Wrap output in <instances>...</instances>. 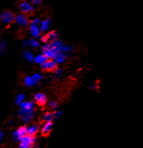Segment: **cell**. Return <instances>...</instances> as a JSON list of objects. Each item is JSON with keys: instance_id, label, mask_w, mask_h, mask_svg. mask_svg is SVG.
<instances>
[{"instance_id": "cell-7", "label": "cell", "mask_w": 143, "mask_h": 148, "mask_svg": "<svg viewBox=\"0 0 143 148\" xmlns=\"http://www.w3.org/2000/svg\"><path fill=\"white\" fill-rule=\"evenodd\" d=\"M18 8L22 13L25 14V15L31 14L34 11V6L27 0H23L20 2Z\"/></svg>"}, {"instance_id": "cell-8", "label": "cell", "mask_w": 143, "mask_h": 148, "mask_svg": "<svg viewBox=\"0 0 143 148\" xmlns=\"http://www.w3.org/2000/svg\"><path fill=\"white\" fill-rule=\"evenodd\" d=\"M41 42L44 44H50L52 42L58 40V34L55 31H51L50 32L47 33L45 35L41 36L40 37Z\"/></svg>"}, {"instance_id": "cell-13", "label": "cell", "mask_w": 143, "mask_h": 148, "mask_svg": "<svg viewBox=\"0 0 143 148\" xmlns=\"http://www.w3.org/2000/svg\"><path fill=\"white\" fill-rule=\"evenodd\" d=\"M52 122H47V123H44V124L43 125L42 128L41 129V134L44 135V136H47L50 134V132H52Z\"/></svg>"}, {"instance_id": "cell-28", "label": "cell", "mask_w": 143, "mask_h": 148, "mask_svg": "<svg viewBox=\"0 0 143 148\" xmlns=\"http://www.w3.org/2000/svg\"><path fill=\"white\" fill-rule=\"evenodd\" d=\"M73 49H74V48H73V47L71 46V45H65V46L64 47L63 52L65 54H66L67 55H70V54L72 52Z\"/></svg>"}, {"instance_id": "cell-4", "label": "cell", "mask_w": 143, "mask_h": 148, "mask_svg": "<svg viewBox=\"0 0 143 148\" xmlns=\"http://www.w3.org/2000/svg\"><path fill=\"white\" fill-rule=\"evenodd\" d=\"M35 143V136H32L27 134L20 142L19 145H18V148H34Z\"/></svg>"}, {"instance_id": "cell-22", "label": "cell", "mask_w": 143, "mask_h": 148, "mask_svg": "<svg viewBox=\"0 0 143 148\" xmlns=\"http://www.w3.org/2000/svg\"><path fill=\"white\" fill-rule=\"evenodd\" d=\"M28 42H29V47L32 48V49H37L40 47L39 42L35 38L28 39Z\"/></svg>"}, {"instance_id": "cell-23", "label": "cell", "mask_w": 143, "mask_h": 148, "mask_svg": "<svg viewBox=\"0 0 143 148\" xmlns=\"http://www.w3.org/2000/svg\"><path fill=\"white\" fill-rule=\"evenodd\" d=\"M25 95L23 93H19L18 94V95L16 96L15 99V102L16 105H20L23 102L25 101Z\"/></svg>"}, {"instance_id": "cell-15", "label": "cell", "mask_w": 143, "mask_h": 148, "mask_svg": "<svg viewBox=\"0 0 143 148\" xmlns=\"http://www.w3.org/2000/svg\"><path fill=\"white\" fill-rule=\"evenodd\" d=\"M50 26H51V19L50 18H47V19L43 20L39 27L41 32L44 33L49 31Z\"/></svg>"}, {"instance_id": "cell-30", "label": "cell", "mask_w": 143, "mask_h": 148, "mask_svg": "<svg viewBox=\"0 0 143 148\" xmlns=\"http://www.w3.org/2000/svg\"><path fill=\"white\" fill-rule=\"evenodd\" d=\"M62 113L63 112L61 110H55L53 112V114H54V119L55 120L56 119H58L59 118H60V116H62Z\"/></svg>"}, {"instance_id": "cell-20", "label": "cell", "mask_w": 143, "mask_h": 148, "mask_svg": "<svg viewBox=\"0 0 143 148\" xmlns=\"http://www.w3.org/2000/svg\"><path fill=\"white\" fill-rule=\"evenodd\" d=\"M42 119L45 123H47V122H52V121L55 120L53 113H52L50 111H47L44 114Z\"/></svg>"}, {"instance_id": "cell-19", "label": "cell", "mask_w": 143, "mask_h": 148, "mask_svg": "<svg viewBox=\"0 0 143 148\" xmlns=\"http://www.w3.org/2000/svg\"><path fill=\"white\" fill-rule=\"evenodd\" d=\"M47 59L45 58L44 55L42 53L38 54L36 56H35L34 60V62L36 64H38V65H42L45 61H47Z\"/></svg>"}, {"instance_id": "cell-11", "label": "cell", "mask_w": 143, "mask_h": 148, "mask_svg": "<svg viewBox=\"0 0 143 148\" xmlns=\"http://www.w3.org/2000/svg\"><path fill=\"white\" fill-rule=\"evenodd\" d=\"M28 31H29V34L33 38H39L41 37V29H40L39 25H34V24L31 23L28 26Z\"/></svg>"}, {"instance_id": "cell-29", "label": "cell", "mask_w": 143, "mask_h": 148, "mask_svg": "<svg viewBox=\"0 0 143 148\" xmlns=\"http://www.w3.org/2000/svg\"><path fill=\"white\" fill-rule=\"evenodd\" d=\"M41 22H42V21H41V20L38 18H34V19H32L31 21V23L34 24V25H39V26H40V25H41Z\"/></svg>"}, {"instance_id": "cell-1", "label": "cell", "mask_w": 143, "mask_h": 148, "mask_svg": "<svg viewBox=\"0 0 143 148\" xmlns=\"http://www.w3.org/2000/svg\"><path fill=\"white\" fill-rule=\"evenodd\" d=\"M34 115H35V110L34 109L25 110L20 108L18 110V117H19L21 121L25 124L28 123L32 120L33 118L34 117Z\"/></svg>"}, {"instance_id": "cell-5", "label": "cell", "mask_w": 143, "mask_h": 148, "mask_svg": "<svg viewBox=\"0 0 143 148\" xmlns=\"http://www.w3.org/2000/svg\"><path fill=\"white\" fill-rule=\"evenodd\" d=\"M28 134H27V126H22L12 132V138L15 142H21L24 136Z\"/></svg>"}, {"instance_id": "cell-17", "label": "cell", "mask_w": 143, "mask_h": 148, "mask_svg": "<svg viewBox=\"0 0 143 148\" xmlns=\"http://www.w3.org/2000/svg\"><path fill=\"white\" fill-rule=\"evenodd\" d=\"M35 103L36 102L34 101H24L23 102L21 105H19L20 108L21 109H25V110H32L34 109V107H35Z\"/></svg>"}, {"instance_id": "cell-32", "label": "cell", "mask_w": 143, "mask_h": 148, "mask_svg": "<svg viewBox=\"0 0 143 148\" xmlns=\"http://www.w3.org/2000/svg\"><path fill=\"white\" fill-rule=\"evenodd\" d=\"M21 45L23 48H27L28 47H29V42H28V39H25L21 42Z\"/></svg>"}, {"instance_id": "cell-18", "label": "cell", "mask_w": 143, "mask_h": 148, "mask_svg": "<svg viewBox=\"0 0 143 148\" xmlns=\"http://www.w3.org/2000/svg\"><path fill=\"white\" fill-rule=\"evenodd\" d=\"M22 55H23V58L24 59L26 60L28 62H34V58H35V56H34V53H33L31 50H29V49H25V50L23 52Z\"/></svg>"}, {"instance_id": "cell-10", "label": "cell", "mask_w": 143, "mask_h": 148, "mask_svg": "<svg viewBox=\"0 0 143 148\" xmlns=\"http://www.w3.org/2000/svg\"><path fill=\"white\" fill-rule=\"evenodd\" d=\"M34 101L39 106H44L47 103V97L43 92H37L34 95Z\"/></svg>"}, {"instance_id": "cell-25", "label": "cell", "mask_w": 143, "mask_h": 148, "mask_svg": "<svg viewBox=\"0 0 143 148\" xmlns=\"http://www.w3.org/2000/svg\"><path fill=\"white\" fill-rule=\"evenodd\" d=\"M31 77H32L33 80H34V84H35V85L37 84H38V82H39L40 81L43 79V76L41 75V73H34V75L31 76Z\"/></svg>"}, {"instance_id": "cell-31", "label": "cell", "mask_w": 143, "mask_h": 148, "mask_svg": "<svg viewBox=\"0 0 143 148\" xmlns=\"http://www.w3.org/2000/svg\"><path fill=\"white\" fill-rule=\"evenodd\" d=\"M31 2L34 7H37V6H39L42 4L43 2V0H31Z\"/></svg>"}, {"instance_id": "cell-35", "label": "cell", "mask_w": 143, "mask_h": 148, "mask_svg": "<svg viewBox=\"0 0 143 148\" xmlns=\"http://www.w3.org/2000/svg\"><path fill=\"white\" fill-rule=\"evenodd\" d=\"M8 123H9V125L12 124V123H14V121L12 120V119H10V120L9 121H8Z\"/></svg>"}, {"instance_id": "cell-2", "label": "cell", "mask_w": 143, "mask_h": 148, "mask_svg": "<svg viewBox=\"0 0 143 148\" xmlns=\"http://www.w3.org/2000/svg\"><path fill=\"white\" fill-rule=\"evenodd\" d=\"M15 15L10 10H4L0 14V21L2 25L9 26L13 23L15 21Z\"/></svg>"}, {"instance_id": "cell-9", "label": "cell", "mask_w": 143, "mask_h": 148, "mask_svg": "<svg viewBox=\"0 0 143 148\" xmlns=\"http://www.w3.org/2000/svg\"><path fill=\"white\" fill-rule=\"evenodd\" d=\"M41 68L44 71L54 72L58 68V63L54 60H47L41 65Z\"/></svg>"}, {"instance_id": "cell-26", "label": "cell", "mask_w": 143, "mask_h": 148, "mask_svg": "<svg viewBox=\"0 0 143 148\" xmlns=\"http://www.w3.org/2000/svg\"><path fill=\"white\" fill-rule=\"evenodd\" d=\"M63 73L64 72L63 68H58L55 71H54V76H55L56 78H58V79H60V78L63 76Z\"/></svg>"}, {"instance_id": "cell-12", "label": "cell", "mask_w": 143, "mask_h": 148, "mask_svg": "<svg viewBox=\"0 0 143 148\" xmlns=\"http://www.w3.org/2000/svg\"><path fill=\"white\" fill-rule=\"evenodd\" d=\"M50 45L52 47V49H53L57 53L63 52L64 47L65 46V43H64L63 41L59 40V39L55 41V42H52V43H50Z\"/></svg>"}, {"instance_id": "cell-16", "label": "cell", "mask_w": 143, "mask_h": 148, "mask_svg": "<svg viewBox=\"0 0 143 148\" xmlns=\"http://www.w3.org/2000/svg\"><path fill=\"white\" fill-rule=\"evenodd\" d=\"M68 55H67L66 54L64 53L63 52H58V53H57V55L54 60L58 63V64H63L64 63V62H65V60H66V59L68 58Z\"/></svg>"}, {"instance_id": "cell-34", "label": "cell", "mask_w": 143, "mask_h": 148, "mask_svg": "<svg viewBox=\"0 0 143 148\" xmlns=\"http://www.w3.org/2000/svg\"><path fill=\"white\" fill-rule=\"evenodd\" d=\"M4 136H5V132L3 131H1L0 132V142H2L3 140Z\"/></svg>"}, {"instance_id": "cell-14", "label": "cell", "mask_w": 143, "mask_h": 148, "mask_svg": "<svg viewBox=\"0 0 143 148\" xmlns=\"http://www.w3.org/2000/svg\"><path fill=\"white\" fill-rule=\"evenodd\" d=\"M38 129H39V126L37 123H32L27 126V134L30 136H35V135L38 133Z\"/></svg>"}, {"instance_id": "cell-6", "label": "cell", "mask_w": 143, "mask_h": 148, "mask_svg": "<svg viewBox=\"0 0 143 148\" xmlns=\"http://www.w3.org/2000/svg\"><path fill=\"white\" fill-rule=\"evenodd\" d=\"M41 52L47 60H55L57 52L52 49L50 44H44L41 47Z\"/></svg>"}, {"instance_id": "cell-24", "label": "cell", "mask_w": 143, "mask_h": 148, "mask_svg": "<svg viewBox=\"0 0 143 148\" xmlns=\"http://www.w3.org/2000/svg\"><path fill=\"white\" fill-rule=\"evenodd\" d=\"M0 49H1V52L2 55H5L7 53V49H8V42L5 39H2L1 40V44H0Z\"/></svg>"}, {"instance_id": "cell-21", "label": "cell", "mask_w": 143, "mask_h": 148, "mask_svg": "<svg viewBox=\"0 0 143 148\" xmlns=\"http://www.w3.org/2000/svg\"><path fill=\"white\" fill-rule=\"evenodd\" d=\"M23 84L26 87L31 88L35 85L31 76H25L23 79Z\"/></svg>"}, {"instance_id": "cell-3", "label": "cell", "mask_w": 143, "mask_h": 148, "mask_svg": "<svg viewBox=\"0 0 143 148\" xmlns=\"http://www.w3.org/2000/svg\"><path fill=\"white\" fill-rule=\"evenodd\" d=\"M14 23L19 28H26V27L29 26V25L31 24V21H30L28 15L21 12V13L15 15Z\"/></svg>"}, {"instance_id": "cell-27", "label": "cell", "mask_w": 143, "mask_h": 148, "mask_svg": "<svg viewBox=\"0 0 143 148\" xmlns=\"http://www.w3.org/2000/svg\"><path fill=\"white\" fill-rule=\"evenodd\" d=\"M48 106L50 109L53 110H57V108H58V105L57 103V102H55V100H50L48 102Z\"/></svg>"}, {"instance_id": "cell-33", "label": "cell", "mask_w": 143, "mask_h": 148, "mask_svg": "<svg viewBox=\"0 0 143 148\" xmlns=\"http://www.w3.org/2000/svg\"><path fill=\"white\" fill-rule=\"evenodd\" d=\"M89 88L91 90H98V89H99V85L97 83H93L90 85Z\"/></svg>"}]
</instances>
